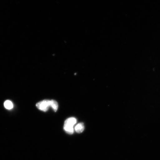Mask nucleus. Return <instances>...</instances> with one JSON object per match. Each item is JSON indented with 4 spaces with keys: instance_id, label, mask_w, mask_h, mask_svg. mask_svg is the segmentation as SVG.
<instances>
[{
    "instance_id": "f257e3e1",
    "label": "nucleus",
    "mask_w": 160,
    "mask_h": 160,
    "mask_svg": "<svg viewBox=\"0 0 160 160\" xmlns=\"http://www.w3.org/2000/svg\"><path fill=\"white\" fill-rule=\"evenodd\" d=\"M51 100H45L39 102L36 104L38 109L43 112H47L49 107H51Z\"/></svg>"
},
{
    "instance_id": "f03ea898",
    "label": "nucleus",
    "mask_w": 160,
    "mask_h": 160,
    "mask_svg": "<svg viewBox=\"0 0 160 160\" xmlns=\"http://www.w3.org/2000/svg\"><path fill=\"white\" fill-rule=\"evenodd\" d=\"M77 122V120L75 118H69L66 120L64 127L73 128V126Z\"/></svg>"
},
{
    "instance_id": "7ed1b4c3",
    "label": "nucleus",
    "mask_w": 160,
    "mask_h": 160,
    "mask_svg": "<svg viewBox=\"0 0 160 160\" xmlns=\"http://www.w3.org/2000/svg\"><path fill=\"white\" fill-rule=\"evenodd\" d=\"M85 127L83 123H81L76 126L75 127V130L78 133H81L84 130Z\"/></svg>"
},
{
    "instance_id": "20e7f679",
    "label": "nucleus",
    "mask_w": 160,
    "mask_h": 160,
    "mask_svg": "<svg viewBox=\"0 0 160 160\" xmlns=\"http://www.w3.org/2000/svg\"><path fill=\"white\" fill-rule=\"evenodd\" d=\"M5 107L8 109H11L13 108V104L11 101L7 100L4 103Z\"/></svg>"
},
{
    "instance_id": "39448f33",
    "label": "nucleus",
    "mask_w": 160,
    "mask_h": 160,
    "mask_svg": "<svg viewBox=\"0 0 160 160\" xmlns=\"http://www.w3.org/2000/svg\"><path fill=\"white\" fill-rule=\"evenodd\" d=\"M51 107L52 108L55 112H57L58 108V104L57 102L55 100H51Z\"/></svg>"
}]
</instances>
